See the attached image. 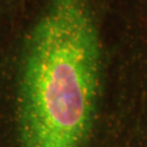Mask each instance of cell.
Masks as SVG:
<instances>
[{
  "label": "cell",
  "instance_id": "3",
  "mask_svg": "<svg viewBox=\"0 0 147 147\" xmlns=\"http://www.w3.org/2000/svg\"><path fill=\"white\" fill-rule=\"evenodd\" d=\"M13 16L0 7V42L6 36L13 23Z\"/></svg>",
  "mask_w": 147,
  "mask_h": 147
},
{
  "label": "cell",
  "instance_id": "4",
  "mask_svg": "<svg viewBox=\"0 0 147 147\" xmlns=\"http://www.w3.org/2000/svg\"><path fill=\"white\" fill-rule=\"evenodd\" d=\"M29 0H0V7L14 16Z\"/></svg>",
  "mask_w": 147,
  "mask_h": 147
},
{
  "label": "cell",
  "instance_id": "2",
  "mask_svg": "<svg viewBox=\"0 0 147 147\" xmlns=\"http://www.w3.org/2000/svg\"><path fill=\"white\" fill-rule=\"evenodd\" d=\"M129 147H147V100L137 131Z\"/></svg>",
  "mask_w": 147,
  "mask_h": 147
},
{
  "label": "cell",
  "instance_id": "1",
  "mask_svg": "<svg viewBox=\"0 0 147 147\" xmlns=\"http://www.w3.org/2000/svg\"><path fill=\"white\" fill-rule=\"evenodd\" d=\"M147 79L89 29L18 19L0 42V147H129Z\"/></svg>",
  "mask_w": 147,
  "mask_h": 147
}]
</instances>
